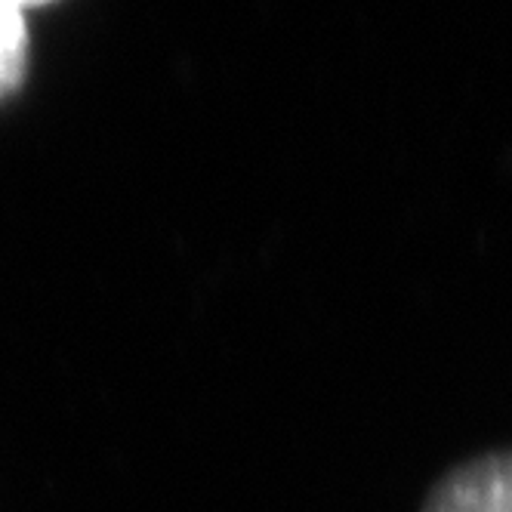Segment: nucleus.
Instances as JSON below:
<instances>
[{"instance_id": "f257e3e1", "label": "nucleus", "mask_w": 512, "mask_h": 512, "mask_svg": "<svg viewBox=\"0 0 512 512\" xmlns=\"http://www.w3.org/2000/svg\"><path fill=\"white\" fill-rule=\"evenodd\" d=\"M420 512H512V448L469 457L438 475Z\"/></svg>"}, {"instance_id": "f03ea898", "label": "nucleus", "mask_w": 512, "mask_h": 512, "mask_svg": "<svg viewBox=\"0 0 512 512\" xmlns=\"http://www.w3.org/2000/svg\"><path fill=\"white\" fill-rule=\"evenodd\" d=\"M31 78V28L25 4L0 0V105L25 90Z\"/></svg>"}]
</instances>
